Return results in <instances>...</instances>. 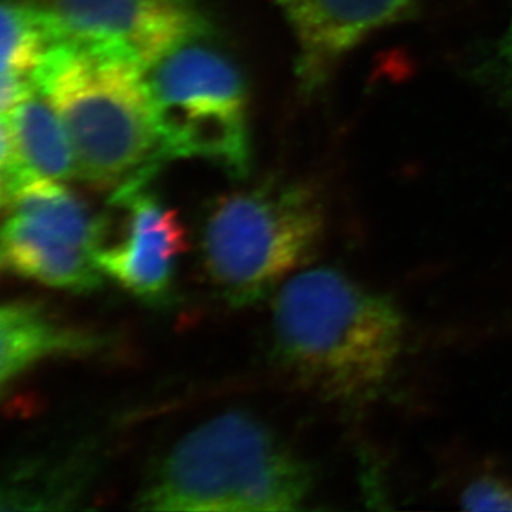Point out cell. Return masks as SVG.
Here are the masks:
<instances>
[{"instance_id":"obj_1","label":"cell","mask_w":512,"mask_h":512,"mask_svg":"<svg viewBox=\"0 0 512 512\" xmlns=\"http://www.w3.org/2000/svg\"><path fill=\"white\" fill-rule=\"evenodd\" d=\"M271 319L276 362L326 403L352 409L375 402L402 360L399 306L336 268L301 269L286 279Z\"/></svg>"},{"instance_id":"obj_2","label":"cell","mask_w":512,"mask_h":512,"mask_svg":"<svg viewBox=\"0 0 512 512\" xmlns=\"http://www.w3.org/2000/svg\"><path fill=\"white\" fill-rule=\"evenodd\" d=\"M311 468L278 434L247 412L212 417L181 437L137 498L153 511L301 510Z\"/></svg>"},{"instance_id":"obj_3","label":"cell","mask_w":512,"mask_h":512,"mask_svg":"<svg viewBox=\"0 0 512 512\" xmlns=\"http://www.w3.org/2000/svg\"><path fill=\"white\" fill-rule=\"evenodd\" d=\"M72 144L76 177L119 198L160 170L146 72L136 64L55 46L36 73Z\"/></svg>"},{"instance_id":"obj_4","label":"cell","mask_w":512,"mask_h":512,"mask_svg":"<svg viewBox=\"0 0 512 512\" xmlns=\"http://www.w3.org/2000/svg\"><path fill=\"white\" fill-rule=\"evenodd\" d=\"M325 207L305 183L272 180L218 198L202 228V262L232 306L254 305L315 256Z\"/></svg>"},{"instance_id":"obj_5","label":"cell","mask_w":512,"mask_h":512,"mask_svg":"<svg viewBox=\"0 0 512 512\" xmlns=\"http://www.w3.org/2000/svg\"><path fill=\"white\" fill-rule=\"evenodd\" d=\"M146 83L161 164L201 158L232 177L248 174V93L231 60L194 40L153 64Z\"/></svg>"},{"instance_id":"obj_6","label":"cell","mask_w":512,"mask_h":512,"mask_svg":"<svg viewBox=\"0 0 512 512\" xmlns=\"http://www.w3.org/2000/svg\"><path fill=\"white\" fill-rule=\"evenodd\" d=\"M2 207L5 271L73 293L103 285L96 256L106 244V222L60 181L33 175L3 198Z\"/></svg>"},{"instance_id":"obj_7","label":"cell","mask_w":512,"mask_h":512,"mask_svg":"<svg viewBox=\"0 0 512 512\" xmlns=\"http://www.w3.org/2000/svg\"><path fill=\"white\" fill-rule=\"evenodd\" d=\"M53 47L136 64L147 72L212 32L198 0H35Z\"/></svg>"},{"instance_id":"obj_8","label":"cell","mask_w":512,"mask_h":512,"mask_svg":"<svg viewBox=\"0 0 512 512\" xmlns=\"http://www.w3.org/2000/svg\"><path fill=\"white\" fill-rule=\"evenodd\" d=\"M298 45L296 73L315 92L370 36L406 22L417 0H278Z\"/></svg>"},{"instance_id":"obj_9","label":"cell","mask_w":512,"mask_h":512,"mask_svg":"<svg viewBox=\"0 0 512 512\" xmlns=\"http://www.w3.org/2000/svg\"><path fill=\"white\" fill-rule=\"evenodd\" d=\"M114 205L127 208L126 227L119 241L97 252V265L140 301L163 305L170 301L178 258L187 247L183 224L147 187Z\"/></svg>"},{"instance_id":"obj_10","label":"cell","mask_w":512,"mask_h":512,"mask_svg":"<svg viewBox=\"0 0 512 512\" xmlns=\"http://www.w3.org/2000/svg\"><path fill=\"white\" fill-rule=\"evenodd\" d=\"M0 345V379L6 387L43 360L89 355L104 340L57 319L37 302L13 299L0 311Z\"/></svg>"},{"instance_id":"obj_11","label":"cell","mask_w":512,"mask_h":512,"mask_svg":"<svg viewBox=\"0 0 512 512\" xmlns=\"http://www.w3.org/2000/svg\"><path fill=\"white\" fill-rule=\"evenodd\" d=\"M20 158L30 173L49 180L76 177L72 144L56 110L42 93H36L9 116Z\"/></svg>"},{"instance_id":"obj_12","label":"cell","mask_w":512,"mask_h":512,"mask_svg":"<svg viewBox=\"0 0 512 512\" xmlns=\"http://www.w3.org/2000/svg\"><path fill=\"white\" fill-rule=\"evenodd\" d=\"M52 47L35 0H3L2 73L35 79Z\"/></svg>"},{"instance_id":"obj_13","label":"cell","mask_w":512,"mask_h":512,"mask_svg":"<svg viewBox=\"0 0 512 512\" xmlns=\"http://www.w3.org/2000/svg\"><path fill=\"white\" fill-rule=\"evenodd\" d=\"M458 500L467 511H512V478L480 474L461 490Z\"/></svg>"},{"instance_id":"obj_14","label":"cell","mask_w":512,"mask_h":512,"mask_svg":"<svg viewBox=\"0 0 512 512\" xmlns=\"http://www.w3.org/2000/svg\"><path fill=\"white\" fill-rule=\"evenodd\" d=\"M484 72L501 100L512 107V19L491 50Z\"/></svg>"}]
</instances>
